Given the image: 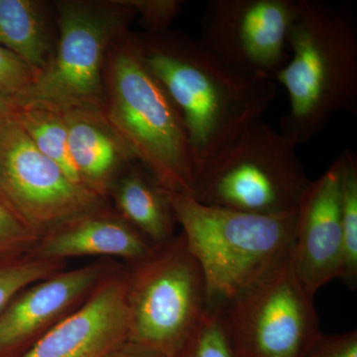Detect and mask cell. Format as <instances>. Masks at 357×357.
<instances>
[{"label": "cell", "mask_w": 357, "mask_h": 357, "mask_svg": "<svg viewBox=\"0 0 357 357\" xmlns=\"http://www.w3.org/2000/svg\"><path fill=\"white\" fill-rule=\"evenodd\" d=\"M138 42L182 119L199 170L273 102L274 82L236 76L199 40L167 31Z\"/></svg>", "instance_id": "obj_1"}, {"label": "cell", "mask_w": 357, "mask_h": 357, "mask_svg": "<svg viewBox=\"0 0 357 357\" xmlns=\"http://www.w3.org/2000/svg\"><path fill=\"white\" fill-rule=\"evenodd\" d=\"M290 60L274 81L286 89L281 132L296 145L314 139L340 112L357 114V30L342 7L299 0L288 38Z\"/></svg>", "instance_id": "obj_2"}, {"label": "cell", "mask_w": 357, "mask_h": 357, "mask_svg": "<svg viewBox=\"0 0 357 357\" xmlns=\"http://www.w3.org/2000/svg\"><path fill=\"white\" fill-rule=\"evenodd\" d=\"M165 192L188 248L203 270L208 307L234 299L291 255L297 211L250 215L206 206L191 195Z\"/></svg>", "instance_id": "obj_3"}, {"label": "cell", "mask_w": 357, "mask_h": 357, "mask_svg": "<svg viewBox=\"0 0 357 357\" xmlns=\"http://www.w3.org/2000/svg\"><path fill=\"white\" fill-rule=\"evenodd\" d=\"M105 121L162 189L191 195L199 167L182 119L148 67L139 42L126 37L109 62Z\"/></svg>", "instance_id": "obj_4"}, {"label": "cell", "mask_w": 357, "mask_h": 357, "mask_svg": "<svg viewBox=\"0 0 357 357\" xmlns=\"http://www.w3.org/2000/svg\"><path fill=\"white\" fill-rule=\"evenodd\" d=\"M297 145L261 119L199 168L191 196L215 208L257 215L295 213L311 180Z\"/></svg>", "instance_id": "obj_5"}, {"label": "cell", "mask_w": 357, "mask_h": 357, "mask_svg": "<svg viewBox=\"0 0 357 357\" xmlns=\"http://www.w3.org/2000/svg\"><path fill=\"white\" fill-rule=\"evenodd\" d=\"M128 345L156 357H171L208 310L201 265L181 232L126 265Z\"/></svg>", "instance_id": "obj_6"}, {"label": "cell", "mask_w": 357, "mask_h": 357, "mask_svg": "<svg viewBox=\"0 0 357 357\" xmlns=\"http://www.w3.org/2000/svg\"><path fill=\"white\" fill-rule=\"evenodd\" d=\"M217 307L236 357H304L321 333L314 298L296 276L291 255Z\"/></svg>", "instance_id": "obj_7"}, {"label": "cell", "mask_w": 357, "mask_h": 357, "mask_svg": "<svg viewBox=\"0 0 357 357\" xmlns=\"http://www.w3.org/2000/svg\"><path fill=\"white\" fill-rule=\"evenodd\" d=\"M116 11L91 4L66 2L60 6L61 37L56 57L40 73L20 103L66 112H102L103 55L110 39L121 29L132 9Z\"/></svg>", "instance_id": "obj_8"}, {"label": "cell", "mask_w": 357, "mask_h": 357, "mask_svg": "<svg viewBox=\"0 0 357 357\" xmlns=\"http://www.w3.org/2000/svg\"><path fill=\"white\" fill-rule=\"evenodd\" d=\"M299 0H211L199 43L236 76L274 82L290 60L289 33Z\"/></svg>", "instance_id": "obj_9"}, {"label": "cell", "mask_w": 357, "mask_h": 357, "mask_svg": "<svg viewBox=\"0 0 357 357\" xmlns=\"http://www.w3.org/2000/svg\"><path fill=\"white\" fill-rule=\"evenodd\" d=\"M0 198L39 236L105 204L40 152L16 119L0 128Z\"/></svg>", "instance_id": "obj_10"}, {"label": "cell", "mask_w": 357, "mask_h": 357, "mask_svg": "<svg viewBox=\"0 0 357 357\" xmlns=\"http://www.w3.org/2000/svg\"><path fill=\"white\" fill-rule=\"evenodd\" d=\"M116 264L102 260L65 269L18 293L0 312V357H22L84 304Z\"/></svg>", "instance_id": "obj_11"}, {"label": "cell", "mask_w": 357, "mask_h": 357, "mask_svg": "<svg viewBox=\"0 0 357 357\" xmlns=\"http://www.w3.org/2000/svg\"><path fill=\"white\" fill-rule=\"evenodd\" d=\"M128 335V272L116 263L84 304L22 357H109Z\"/></svg>", "instance_id": "obj_12"}, {"label": "cell", "mask_w": 357, "mask_h": 357, "mask_svg": "<svg viewBox=\"0 0 357 357\" xmlns=\"http://www.w3.org/2000/svg\"><path fill=\"white\" fill-rule=\"evenodd\" d=\"M340 156L311 181L296 213L291 260L301 285L311 297L337 278L342 255Z\"/></svg>", "instance_id": "obj_13"}, {"label": "cell", "mask_w": 357, "mask_h": 357, "mask_svg": "<svg viewBox=\"0 0 357 357\" xmlns=\"http://www.w3.org/2000/svg\"><path fill=\"white\" fill-rule=\"evenodd\" d=\"M153 248L117 211H109L103 204L49 229L40 236L32 251L55 261L98 256L130 263L145 257Z\"/></svg>", "instance_id": "obj_14"}, {"label": "cell", "mask_w": 357, "mask_h": 357, "mask_svg": "<svg viewBox=\"0 0 357 357\" xmlns=\"http://www.w3.org/2000/svg\"><path fill=\"white\" fill-rule=\"evenodd\" d=\"M64 112L70 158L82 184L107 199L124 162L133 159L102 112L84 109Z\"/></svg>", "instance_id": "obj_15"}, {"label": "cell", "mask_w": 357, "mask_h": 357, "mask_svg": "<svg viewBox=\"0 0 357 357\" xmlns=\"http://www.w3.org/2000/svg\"><path fill=\"white\" fill-rule=\"evenodd\" d=\"M109 195L114 197L117 213L153 246L171 241L177 225L172 206L153 176L137 168L115 181Z\"/></svg>", "instance_id": "obj_16"}, {"label": "cell", "mask_w": 357, "mask_h": 357, "mask_svg": "<svg viewBox=\"0 0 357 357\" xmlns=\"http://www.w3.org/2000/svg\"><path fill=\"white\" fill-rule=\"evenodd\" d=\"M0 46L17 56L37 77L48 65V41L36 3L0 0Z\"/></svg>", "instance_id": "obj_17"}, {"label": "cell", "mask_w": 357, "mask_h": 357, "mask_svg": "<svg viewBox=\"0 0 357 357\" xmlns=\"http://www.w3.org/2000/svg\"><path fill=\"white\" fill-rule=\"evenodd\" d=\"M15 119L40 152L55 162L73 182L83 185L70 158L64 112L44 105H25Z\"/></svg>", "instance_id": "obj_18"}, {"label": "cell", "mask_w": 357, "mask_h": 357, "mask_svg": "<svg viewBox=\"0 0 357 357\" xmlns=\"http://www.w3.org/2000/svg\"><path fill=\"white\" fill-rule=\"evenodd\" d=\"M340 158L342 255L337 278L354 291L357 286V156L354 150L344 149Z\"/></svg>", "instance_id": "obj_19"}, {"label": "cell", "mask_w": 357, "mask_h": 357, "mask_svg": "<svg viewBox=\"0 0 357 357\" xmlns=\"http://www.w3.org/2000/svg\"><path fill=\"white\" fill-rule=\"evenodd\" d=\"M67 269V262L41 257L32 250L0 256V312L28 286Z\"/></svg>", "instance_id": "obj_20"}, {"label": "cell", "mask_w": 357, "mask_h": 357, "mask_svg": "<svg viewBox=\"0 0 357 357\" xmlns=\"http://www.w3.org/2000/svg\"><path fill=\"white\" fill-rule=\"evenodd\" d=\"M171 357H236L218 307H208L198 326Z\"/></svg>", "instance_id": "obj_21"}, {"label": "cell", "mask_w": 357, "mask_h": 357, "mask_svg": "<svg viewBox=\"0 0 357 357\" xmlns=\"http://www.w3.org/2000/svg\"><path fill=\"white\" fill-rule=\"evenodd\" d=\"M37 75L17 56L0 46V93L18 107L32 88Z\"/></svg>", "instance_id": "obj_22"}, {"label": "cell", "mask_w": 357, "mask_h": 357, "mask_svg": "<svg viewBox=\"0 0 357 357\" xmlns=\"http://www.w3.org/2000/svg\"><path fill=\"white\" fill-rule=\"evenodd\" d=\"M39 237V234L0 198V256L32 250Z\"/></svg>", "instance_id": "obj_23"}, {"label": "cell", "mask_w": 357, "mask_h": 357, "mask_svg": "<svg viewBox=\"0 0 357 357\" xmlns=\"http://www.w3.org/2000/svg\"><path fill=\"white\" fill-rule=\"evenodd\" d=\"M121 6L140 13L143 23L150 35H160L168 31L174 18L180 13L183 2L178 0H126L116 1Z\"/></svg>", "instance_id": "obj_24"}, {"label": "cell", "mask_w": 357, "mask_h": 357, "mask_svg": "<svg viewBox=\"0 0 357 357\" xmlns=\"http://www.w3.org/2000/svg\"><path fill=\"white\" fill-rule=\"evenodd\" d=\"M304 357H357V332L321 335Z\"/></svg>", "instance_id": "obj_25"}, {"label": "cell", "mask_w": 357, "mask_h": 357, "mask_svg": "<svg viewBox=\"0 0 357 357\" xmlns=\"http://www.w3.org/2000/svg\"><path fill=\"white\" fill-rule=\"evenodd\" d=\"M20 107L13 100L0 93V128L16 119Z\"/></svg>", "instance_id": "obj_26"}, {"label": "cell", "mask_w": 357, "mask_h": 357, "mask_svg": "<svg viewBox=\"0 0 357 357\" xmlns=\"http://www.w3.org/2000/svg\"><path fill=\"white\" fill-rule=\"evenodd\" d=\"M109 357H156L154 356H151V354H146V352H143L138 351V349H133L130 345L126 344L123 347H121V349H119L116 352H114L112 356Z\"/></svg>", "instance_id": "obj_27"}]
</instances>
